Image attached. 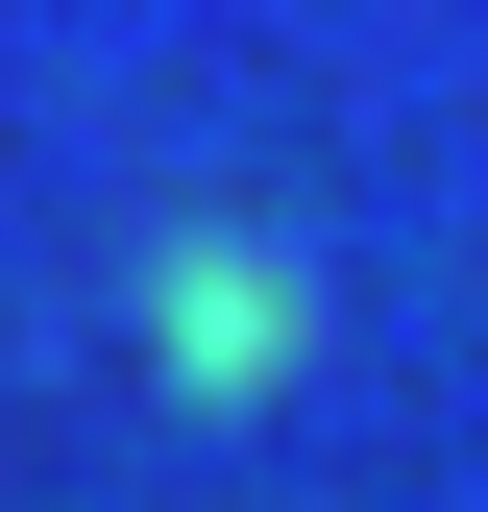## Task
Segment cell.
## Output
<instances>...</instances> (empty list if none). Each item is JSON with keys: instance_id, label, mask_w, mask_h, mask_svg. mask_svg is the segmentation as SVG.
I'll use <instances>...</instances> for the list:
<instances>
[{"instance_id": "obj_1", "label": "cell", "mask_w": 488, "mask_h": 512, "mask_svg": "<svg viewBox=\"0 0 488 512\" xmlns=\"http://www.w3.org/2000/svg\"><path fill=\"white\" fill-rule=\"evenodd\" d=\"M293 317H318V293H293L269 269V244H171V269H147V342H171V391H293Z\"/></svg>"}]
</instances>
